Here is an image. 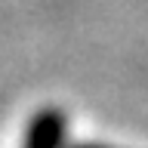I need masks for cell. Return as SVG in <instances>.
Wrapping results in <instances>:
<instances>
[{"label": "cell", "mask_w": 148, "mask_h": 148, "mask_svg": "<svg viewBox=\"0 0 148 148\" xmlns=\"http://www.w3.org/2000/svg\"><path fill=\"white\" fill-rule=\"evenodd\" d=\"M62 142H65V117L56 108H46L31 117L22 148H62Z\"/></svg>", "instance_id": "6da1fadb"}, {"label": "cell", "mask_w": 148, "mask_h": 148, "mask_svg": "<svg viewBox=\"0 0 148 148\" xmlns=\"http://www.w3.org/2000/svg\"><path fill=\"white\" fill-rule=\"evenodd\" d=\"M80 148H99V145H80Z\"/></svg>", "instance_id": "7a4b0ae2"}]
</instances>
